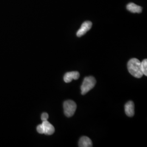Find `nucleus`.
I'll list each match as a JSON object with an SVG mask.
<instances>
[{"label":"nucleus","mask_w":147,"mask_h":147,"mask_svg":"<svg viewBox=\"0 0 147 147\" xmlns=\"http://www.w3.org/2000/svg\"><path fill=\"white\" fill-rule=\"evenodd\" d=\"M37 130L39 134H44V129L42 124H40L37 126Z\"/></svg>","instance_id":"obj_11"},{"label":"nucleus","mask_w":147,"mask_h":147,"mask_svg":"<svg viewBox=\"0 0 147 147\" xmlns=\"http://www.w3.org/2000/svg\"><path fill=\"white\" fill-rule=\"evenodd\" d=\"M126 8L133 13H141L142 11V8L141 6L137 5L134 3H129L126 6Z\"/></svg>","instance_id":"obj_9"},{"label":"nucleus","mask_w":147,"mask_h":147,"mask_svg":"<svg viewBox=\"0 0 147 147\" xmlns=\"http://www.w3.org/2000/svg\"><path fill=\"white\" fill-rule=\"evenodd\" d=\"M125 112L126 116L132 117L135 115V105L132 101L127 102L125 105Z\"/></svg>","instance_id":"obj_7"},{"label":"nucleus","mask_w":147,"mask_h":147,"mask_svg":"<svg viewBox=\"0 0 147 147\" xmlns=\"http://www.w3.org/2000/svg\"><path fill=\"white\" fill-rule=\"evenodd\" d=\"M49 118V115L47 114V113H43L41 116V119L42 121H47V119Z\"/></svg>","instance_id":"obj_12"},{"label":"nucleus","mask_w":147,"mask_h":147,"mask_svg":"<svg viewBox=\"0 0 147 147\" xmlns=\"http://www.w3.org/2000/svg\"><path fill=\"white\" fill-rule=\"evenodd\" d=\"M127 69L130 74L136 78L140 79L143 75L141 67V62L137 58H132L128 62Z\"/></svg>","instance_id":"obj_1"},{"label":"nucleus","mask_w":147,"mask_h":147,"mask_svg":"<svg viewBox=\"0 0 147 147\" xmlns=\"http://www.w3.org/2000/svg\"><path fill=\"white\" fill-rule=\"evenodd\" d=\"M141 67L143 74L145 76H147V59H144L141 62Z\"/></svg>","instance_id":"obj_10"},{"label":"nucleus","mask_w":147,"mask_h":147,"mask_svg":"<svg viewBox=\"0 0 147 147\" xmlns=\"http://www.w3.org/2000/svg\"><path fill=\"white\" fill-rule=\"evenodd\" d=\"M42 126L44 129V134L47 135H51L55 132V127L47 121H42Z\"/></svg>","instance_id":"obj_6"},{"label":"nucleus","mask_w":147,"mask_h":147,"mask_svg":"<svg viewBox=\"0 0 147 147\" xmlns=\"http://www.w3.org/2000/svg\"><path fill=\"white\" fill-rule=\"evenodd\" d=\"M92 26V23L89 21H85L82 25L81 28L76 33V36L78 37H81L84 35L87 32L90 30Z\"/></svg>","instance_id":"obj_4"},{"label":"nucleus","mask_w":147,"mask_h":147,"mask_svg":"<svg viewBox=\"0 0 147 147\" xmlns=\"http://www.w3.org/2000/svg\"><path fill=\"white\" fill-rule=\"evenodd\" d=\"M80 78V73L78 71H71L65 74L64 76V81L65 83H69L73 80H78Z\"/></svg>","instance_id":"obj_5"},{"label":"nucleus","mask_w":147,"mask_h":147,"mask_svg":"<svg viewBox=\"0 0 147 147\" xmlns=\"http://www.w3.org/2000/svg\"><path fill=\"white\" fill-rule=\"evenodd\" d=\"M93 146L92 140L89 137L87 136H82L80 138L79 142V147H91Z\"/></svg>","instance_id":"obj_8"},{"label":"nucleus","mask_w":147,"mask_h":147,"mask_svg":"<svg viewBox=\"0 0 147 147\" xmlns=\"http://www.w3.org/2000/svg\"><path fill=\"white\" fill-rule=\"evenodd\" d=\"M76 104L73 100H67L63 103L64 113L67 117L73 116L76 110Z\"/></svg>","instance_id":"obj_3"},{"label":"nucleus","mask_w":147,"mask_h":147,"mask_svg":"<svg viewBox=\"0 0 147 147\" xmlns=\"http://www.w3.org/2000/svg\"><path fill=\"white\" fill-rule=\"evenodd\" d=\"M96 84V80L93 76L86 77L81 86V94L85 95L89 90L93 89Z\"/></svg>","instance_id":"obj_2"}]
</instances>
